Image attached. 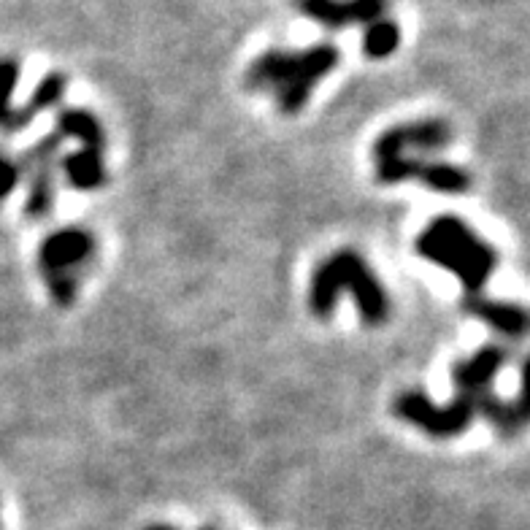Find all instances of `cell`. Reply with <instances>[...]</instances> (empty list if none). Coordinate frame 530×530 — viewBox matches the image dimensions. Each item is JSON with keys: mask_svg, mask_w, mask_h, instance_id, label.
I'll return each instance as SVG.
<instances>
[{"mask_svg": "<svg viewBox=\"0 0 530 530\" xmlns=\"http://www.w3.org/2000/svg\"><path fill=\"white\" fill-rule=\"evenodd\" d=\"M341 52L333 44H314L301 52L268 49L247 68L244 84L252 92H274L284 114H298L314 87L339 68Z\"/></svg>", "mask_w": 530, "mask_h": 530, "instance_id": "1", "label": "cell"}, {"mask_svg": "<svg viewBox=\"0 0 530 530\" xmlns=\"http://www.w3.org/2000/svg\"><path fill=\"white\" fill-rule=\"evenodd\" d=\"M341 293L355 298L360 317L371 328H379L390 317V295L384 290L382 279L374 274V268L352 249L333 252L328 260H322L309 282V309L314 317L328 320L339 306Z\"/></svg>", "mask_w": 530, "mask_h": 530, "instance_id": "2", "label": "cell"}, {"mask_svg": "<svg viewBox=\"0 0 530 530\" xmlns=\"http://www.w3.org/2000/svg\"><path fill=\"white\" fill-rule=\"evenodd\" d=\"M417 255L439 265L466 287L468 295H479L498 265V252L476 236V230L455 214H441L417 236Z\"/></svg>", "mask_w": 530, "mask_h": 530, "instance_id": "3", "label": "cell"}, {"mask_svg": "<svg viewBox=\"0 0 530 530\" xmlns=\"http://www.w3.org/2000/svg\"><path fill=\"white\" fill-rule=\"evenodd\" d=\"M95 255V238L84 228H60L41 241L38 271L44 276L49 298L57 306H74L79 295V274Z\"/></svg>", "mask_w": 530, "mask_h": 530, "instance_id": "4", "label": "cell"}, {"mask_svg": "<svg viewBox=\"0 0 530 530\" xmlns=\"http://www.w3.org/2000/svg\"><path fill=\"white\" fill-rule=\"evenodd\" d=\"M476 401L479 395L455 393L452 401L436 403L420 390H403L393 401V412L398 420L409 422L433 439H455L460 433H466L471 422L479 417Z\"/></svg>", "mask_w": 530, "mask_h": 530, "instance_id": "5", "label": "cell"}, {"mask_svg": "<svg viewBox=\"0 0 530 530\" xmlns=\"http://www.w3.org/2000/svg\"><path fill=\"white\" fill-rule=\"evenodd\" d=\"M63 138L57 133L38 138L36 144L19 157L22 179L28 182L25 217L33 222L46 220L57 203V160H60Z\"/></svg>", "mask_w": 530, "mask_h": 530, "instance_id": "6", "label": "cell"}, {"mask_svg": "<svg viewBox=\"0 0 530 530\" xmlns=\"http://www.w3.org/2000/svg\"><path fill=\"white\" fill-rule=\"evenodd\" d=\"M452 144V128L444 119H417L387 128L374 141V163L390 160V157H412V152H439Z\"/></svg>", "mask_w": 530, "mask_h": 530, "instance_id": "7", "label": "cell"}, {"mask_svg": "<svg viewBox=\"0 0 530 530\" xmlns=\"http://www.w3.org/2000/svg\"><path fill=\"white\" fill-rule=\"evenodd\" d=\"M303 17L328 30H344L352 25H371L384 17L387 0H295Z\"/></svg>", "mask_w": 530, "mask_h": 530, "instance_id": "8", "label": "cell"}, {"mask_svg": "<svg viewBox=\"0 0 530 530\" xmlns=\"http://www.w3.org/2000/svg\"><path fill=\"white\" fill-rule=\"evenodd\" d=\"M503 366H506V349L501 344H485L482 349H476L474 355L457 360L452 368L455 393L482 395L493 390L495 376L501 374Z\"/></svg>", "mask_w": 530, "mask_h": 530, "instance_id": "9", "label": "cell"}, {"mask_svg": "<svg viewBox=\"0 0 530 530\" xmlns=\"http://www.w3.org/2000/svg\"><path fill=\"white\" fill-rule=\"evenodd\" d=\"M463 309L479 322H485L487 328L506 336V339H520L528 330V311L522 309L520 303L495 301V298H485V295H468Z\"/></svg>", "mask_w": 530, "mask_h": 530, "instance_id": "10", "label": "cell"}, {"mask_svg": "<svg viewBox=\"0 0 530 530\" xmlns=\"http://www.w3.org/2000/svg\"><path fill=\"white\" fill-rule=\"evenodd\" d=\"M22 65L17 57H0V133H22L33 125V114L28 103L25 106H14V90L19 84Z\"/></svg>", "mask_w": 530, "mask_h": 530, "instance_id": "11", "label": "cell"}, {"mask_svg": "<svg viewBox=\"0 0 530 530\" xmlns=\"http://www.w3.org/2000/svg\"><path fill=\"white\" fill-rule=\"evenodd\" d=\"M57 136L74 138L82 149L101 152L106 149V133H103L101 119L87 109H60L57 111Z\"/></svg>", "mask_w": 530, "mask_h": 530, "instance_id": "12", "label": "cell"}, {"mask_svg": "<svg viewBox=\"0 0 530 530\" xmlns=\"http://www.w3.org/2000/svg\"><path fill=\"white\" fill-rule=\"evenodd\" d=\"M63 176L79 192H95L106 184V163L101 152L76 149L63 157Z\"/></svg>", "mask_w": 530, "mask_h": 530, "instance_id": "13", "label": "cell"}, {"mask_svg": "<svg viewBox=\"0 0 530 530\" xmlns=\"http://www.w3.org/2000/svg\"><path fill=\"white\" fill-rule=\"evenodd\" d=\"M417 182H422L433 192H441V195H466L471 190V174L466 168L444 163V160H428V157L422 163Z\"/></svg>", "mask_w": 530, "mask_h": 530, "instance_id": "14", "label": "cell"}, {"mask_svg": "<svg viewBox=\"0 0 530 530\" xmlns=\"http://www.w3.org/2000/svg\"><path fill=\"white\" fill-rule=\"evenodd\" d=\"M476 414L487 417L495 428L501 430L503 436H517L522 425H525V398H520L517 403H509L498 398L493 390H487L476 401Z\"/></svg>", "mask_w": 530, "mask_h": 530, "instance_id": "15", "label": "cell"}, {"mask_svg": "<svg viewBox=\"0 0 530 530\" xmlns=\"http://www.w3.org/2000/svg\"><path fill=\"white\" fill-rule=\"evenodd\" d=\"M401 46V28L393 19H376L366 28V36H363V52H366L371 60H384L398 52Z\"/></svg>", "mask_w": 530, "mask_h": 530, "instance_id": "16", "label": "cell"}, {"mask_svg": "<svg viewBox=\"0 0 530 530\" xmlns=\"http://www.w3.org/2000/svg\"><path fill=\"white\" fill-rule=\"evenodd\" d=\"M65 90H68V79L63 74H46L41 82L36 84V90L28 98V106L33 109L36 117H41L44 111L57 109L65 98Z\"/></svg>", "mask_w": 530, "mask_h": 530, "instance_id": "17", "label": "cell"}, {"mask_svg": "<svg viewBox=\"0 0 530 530\" xmlns=\"http://www.w3.org/2000/svg\"><path fill=\"white\" fill-rule=\"evenodd\" d=\"M22 182V168L14 157H9L6 152H0V203L9 198L14 187Z\"/></svg>", "mask_w": 530, "mask_h": 530, "instance_id": "18", "label": "cell"}, {"mask_svg": "<svg viewBox=\"0 0 530 530\" xmlns=\"http://www.w3.org/2000/svg\"><path fill=\"white\" fill-rule=\"evenodd\" d=\"M147 530H176L174 525H149Z\"/></svg>", "mask_w": 530, "mask_h": 530, "instance_id": "19", "label": "cell"}, {"mask_svg": "<svg viewBox=\"0 0 530 530\" xmlns=\"http://www.w3.org/2000/svg\"><path fill=\"white\" fill-rule=\"evenodd\" d=\"M0 152H3V149H0Z\"/></svg>", "mask_w": 530, "mask_h": 530, "instance_id": "20", "label": "cell"}]
</instances>
